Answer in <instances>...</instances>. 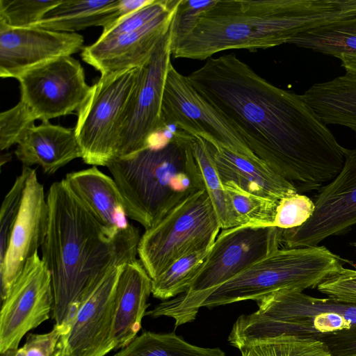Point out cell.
Returning <instances> with one entry per match:
<instances>
[{"mask_svg": "<svg viewBox=\"0 0 356 356\" xmlns=\"http://www.w3.org/2000/svg\"><path fill=\"white\" fill-rule=\"evenodd\" d=\"M187 78L298 193L318 191L341 171L343 147L301 95L273 85L234 53L207 58Z\"/></svg>", "mask_w": 356, "mask_h": 356, "instance_id": "1", "label": "cell"}, {"mask_svg": "<svg viewBox=\"0 0 356 356\" xmlns=\"http://www.w3.org/2000/svg\"><path fill=\"white\" fill-rule=\"evenodd\" d=\"M49 223L41 247L51 276L52 318L71 327L78 309L113 268L136 259L141 236L130 224L111 230L103 226L69 189L64 179L47 193Z\"/></svg>", "mask_w": 356, "mask_h": 356, "instance_id": "2", "label": "cell"}, {"mask_svg": "<svg viewBox=\"0 0 356 356\" xmlns=\"http://www.w3.org/2000/svg\"><path fill=\"white\" fill-rule=\"evenodd\" d=\"M356 17V0H216L172 42L175 58L204 60L229 49L290 44L310 30Z\"/></svg>", "mask_w": 356, "mask_h": 356, "instance_id": "3", "label": "cell"}, {"mask_svg": "<svg viewBox=\"0 0 356 356\" xmlns=\"http://www.w3.org/2000/svg\"><path fill=\"white\" fill-rule=\"evenodd\" d=\"M184 132L106 165L122 197L125 212L145 229L154 226L186 197L205 189L191 147Z\"/></svg>", "mask_w": 356, "mask_h": 356, "instance_id": "4", "label": "cell"}, {"mask_svg": "<svg viewBox=\"0 0 356 356\" xmlns=\"http://www.w3.org/2000/svg\"><path fill=\"white\" fill-rule=\"evenodd\" d=\"M258 309L240 316L228 337L238 349L284 336L323 343L332 356H356V305L283 290L257 301Z\"/></svg>", "mask_w": 356, "mask_h": 356, "instance_id": "5", "label": "cell"}, {"mask_svg": "<svg viewBox=\"0 0 356 356\" xmlns=\"http://www.w3.org/2000/svg\"><path fill=\"white\" fill-rule=\"evenodd\" d=\"M280 234L281 229L275 226L241 225L222 229L187 291L161 302L145 315L170 317L175 327L193 321L200 304L213 289L280 248Z\"/></svg>", "mask_w": 356, "mask_h": 356, "instance_id": "6", "label": "cell"}, {"mask_svg": "<svg viewBox=\"0 0 356 356\" xmlns=\"http://www.w3.org/2000/svg\"><path fill=\"white\" fill-rule=\"evenodd\" d=\"M341 268V259L325 246L280 248L213 289L199 309L316 288Z\"/></svg>", "mask_w": 356, "mask_h": 356, "instance_id": "7", "label": "cell"}, {"mask_svg": "<svg viewBox=\"0 0 356 356\" xmlns=\"http://www.w3.org/2000/svg\"><path fill=\"white\" fill-rule=\"evenodd\" d=\"M220 229L209 195L200 190L145 229L138 248L140 261L153 280L179 258L211 248Z\"/></svg>", "mask_w": 356, "mask_h": 356, "instance_id": "8", "label": "cell"}, {"mask_svg": "<svg viewBox=\"0 0 356 356\" xmlns=\"http://www.w3.org/2000/svg\"><path fill=\"white\" fill-rule=\"evenodd\" d=\"M139 67L101 76L77 111L74 131L83 161L106 166L118 156L123 114L138 82Z\"/></svg>", "mask_w": 356, "mask_h": 356, "instance_id": "9", "label": "cell"}, {"mask_svg": "<svg viewBox=\"0 0 356 356\" xmlns=\"http://www.w3.org/2000/svg\"><path fill=\"white\" fill-rule=\"evenodd\" d=\"M343 165L336 177L318 190L311 218L302 225L281 229L280 248L314 247L356 225V149L343 147Z\"/></svg>", "mask_w": 356, "mask_h": 356, "instance_id": "10", "label": "cell"}, {"mask_svg": "<svg viewBox=\"0 0 356 356\" xmlns=\"http://www.w3.org/2000/svg\"><path fill=\"white\" fill-rule=\"evenodd\" d=\"M171 44L172 24L149 59L139 67L138 82L122 119L117 157L147 147L161 128L162 99L172 64Z\"/></svg>", "mask_w": 356, "mask_h": 356, "instance_id": "11", "label": "cell"}, {"mask_svg": "<svg viewBox=\"0 0 356 356\" xmlns=\"http://www.w3.org/2000/svg\"><path fill=\"white\" fill-rule=\"evenodd\" d=\"M15 79L19 82L20 100L42 122L77 112L92 90L81 63L70 56L31 67Z\"/></svg>", "mask_w": 356, "mask_h": 356, "instance_id": "12", "label": "cell"}, {"mask_svg": "<svg viewBox=\"0 0 356 356\" xmlns=\"http://www.w3.org/2000/svg\"><path fill=\"white\" fill-rule=\"evenodd\" d=\"M161 118V128L164 124H173L191 136H209L239 154L257 156L234 126L195 90L187 76L179 73L172 64L165 79Z\"/></svg>", "mask_w": 356, "mask_h": 356, "instance_id": "13", "label": "cell"}, {"mask_svg": "<svg viewBox=\"0 0 356 356\" xmlns=\"http://www.w3.org/2000/svg\"><path fill=\"white\" fill-rule=\"evenodd\" d=\"M53 306L51 276L36 253L1 301L0 353L18 349L22 337L49 318Z\"/></svg>", "mask_w": 356, "mask_h": 356, "instance_id": "14", "label": "cell"}, {"mask_svg": "<svg viewBox=\"0 0 356 356\" xmlns=\"http://www.w3.org/2000/svg\"><path fill=\"white\" fill-rule=\"evenodd\" d=\"M49 207L44 187L31 168L22 204L8 247L0 262L1 301L6 297L27 261L43 245L48 229Z\"/></svg>", "mask_w": 356, "mask_h": 356, "instance_id": "15", "label": "cell"}, {"mask_svg": "<svg viewBox=\"0 0 356 356\" xmlns=\"http://www.w3.org/2000/svg\"><path fill=\"white\" fill-rule=\"evenodd\" d=\"M76 33L28 26L10 27L0 22V76L16 78L25 70L83 49Z\"/></svg>", "mask_w": 356, "mask_h": 356, "instance_id": "16", "label": "cell"}, {"mask_svg": "<svg viewBox=\"0 0 356 356\" xmlns=\"http://www.w3.org/2000/svg\"><path fill=\"white\" fill-rule=\"evenodd\" d=\"M122 266L111 268L79 307L66 336L71 356H104L114 350L115 294Z\"/></svg>", "mask_w": 356, "mask_h": 356, "instance_id": "17", "label": "cell"}, {"mask_svg": "<svg viewBox=\"0 0 356 356\" xmlns=\"http://www.w3.org/2000/svg\"><path fill=\"white\" fill-rule=\"evenodd\" d=\"M180 0L142 28L84 47L83 60L106 76L142 66L170 29Z\"/></svg>", "mask_w": 356, "mask_h": 356, "instance_id": "18", "label": "cell"}, {"mask_svg": "<svg viewBox=\"0 0 356 356\" xmlns=\"http://www.w3.org/2000/svg\"><path fill=\"white\" fill-rule=\"evenodd\" d=\"M200 136L207 141L222 184L232 181L247 192L276 200L298 193L257 156L239 154L209 136Z\"/></svg>", "mask_w": 356, "mask_h": 356, "instance_id": "19", "label": "cell"}, {"mask_svg": "<svg viewBox=\"0 0 356 356\" xmlns=\"http://www.w3.org/2000/svg\"><path fill=\"white\" fill-rule=\"evenodd\" d=\"M152 279L140 260L123 265L115 294L113 327L114 349L131 343L141 328L142 319L149 306Z\"/></svg>", "mask_w": 356, "mask_h": 356, "instance_id": "20", "label": "cell"}, {"mask_svg": "<svg viewBox=\"0 0 356 356\" xmlns=\"http://www.w3.org/2000/svg\"><path fill=\"white\" fill-rule=\"evenodd\" d=\"M15 154L23 166L38 165L47 175L82 157L74 129L49 122L29 129L17 144Z\"/></svg>", "mask_w": 356, "mask_h": 356, "instance_id": "21", "label": "cell"}, {"mask_svg": "<svg viewBox=\"0 0 356 356\" xmlns=\"http://www.w3.org/2000/svg\"><path fill=\"white\" fill-rule=\"evenodd\" d=\"M63 179L103 226L113 231L129 226L124 201L114 179L97 166L68 173Z\"/></svg>", "mask_w": 356, "mask_h": 356, "instance_id": "22", "label": "cell"}, {"mask_svg": "<svg viewBox=\"0 0 356 356\" xmlns=\"http://www.w3.org/2000/svg\"><path fill=\"white\" fill-rule=\"evenodd\" d=\"M301 97L325 124L346 127L356 136V76L345 73L314 83Z\"/></svg>", "mask_w": 356, "mask_h": 356, "instance_id": "23", "label": "cell"}, {"mask_svg": "<svg viewBox=\"0 0 356 356\" xmlns=\"http://www.w3.org/2000/svg\"><path fill=\"white\" fill-rule=\"evenodd\" d=\"M119 1L62 0L31 26L66 33L92 26H102L104 30L111 24Z\"/></svg>", "mask_w": 356, "mask_h": 356, "instance_id": "24", "label": "cell"}, {"mask_svg": "<svg viewBox=\"0 0 356 356\" xmlns=\"http://www.w3.org/2000/svg\"><path fill=\"white\" fill-rule=\"evenodd\" d=\"M113 356H225L219 348L191 344L175 333L143 332Z\"/></svg>", "mask_w": 356, "mask_h": 356, "instance_id": "25", "label": "cell"}, {"mask_svg": "<svg viewBox=\"0 0 356 356\" xmlns=\"http://www.w3.org/2000/svg\"><path fill=\"white\" fill-rule=\"evenodd\" d=\"M191 147L204 188L211 198L221 229L241 226L209 151L207 141L200 136H192Z\"/></svg>", "mask_w": 356, "mask_h": 356, "instance_id": "26", "label": "cell"}, {"mask_svg": "<svg viewBox=\"0 0 356 356\" xmlns=\"http://www.w3.org/2000/svg\"><path fill=\"white\" fill-rule=\"evenodd\" d=\"M290 44L334 57L341 54L356 56V17L303 33Z\"/></svg>", "mask_w": 356, "mask_h": 356, "instance_id": "27", "label": "cell"}, {"mask_svg": "<svg viewBox=\"0 0 356 356\" xmlns=\"http://www.w3.org/2000/svg\"><path fill=\"white\" fill-rule=\"evenodd\" d=\"M211 248L187 254L152 280V293L163 301L184 293L201 270Z\"/></svg>", "mask_w": 356, "mask_h": 356, "instance_id": "28", "label": "cell"}, {"mask_svg": "<svg viewBox=\"0 0 356 356\" xmlns=\"http://www.w3.org/2000/svg\"><path fill=\"white\" fill-rule=\"evenodd\" d=\"M223 186L241 225L273 226L280 200L250 193L232 181Z\"/></svg>", "mask_w": 356, "mask_h": 356, "instance_id": "29", "label": "cell"}, {"mask_svg": "<svg viewBox=\"0 0 356 356\" xmlns=\"http://www.w3.org/2000/svg\"><path fill=\"white\" fill-rule=\"evenodd\" d=\"M238 350L241 356H332L321 341L291 336L280 337Z\"/></svg>", "mask_w": 356, "mask_h": 356, "instance_id": "30", "label": "cell"}, {"mask_svg": "<svg viewBox=\"0 0 356 356\" xmlns=\"http://www.w3.org/2000/svg\"><path fill=\"white\" fill-rule=\"evenodd\" d=\"M62 0H0V22L10 27L31 26Z\"/></svg>", "mask_w": 356, "mask_h": 356, "instance_id": "31", "label": "cell"}, {"mask_svg": "<svg viewBox=\"0 0 356 356\" xmlns=\"http://www.w3.org/2000/svg\"><path fill=\"white\" fill-rule=\"evenodd\" d=\"M31 168L23 166L11 188L4 197L0 211V262L7 251L11 233L19 214Z\"/></svg>", "mask_w": 356, "mask_h": 356, "instance_id": "32", "label": "cell"}, {"mask_svg": "<svg viewBox=\"0 0 356 356\" xmlns=\"http://www.w3.org/2000/svg\"><path fill=\"white\" fill-rule=\"evenodd\" d=\"M35 118L27 105L20 100L14 107L0 114V149L6 150L18 144L29 129L35 126Z\"/></svg>", "mask_w": 356, "mask_h": 356, "instance_id": "33", "label": "cell"}, {"mask_svg": "<svg viewBox=\"0 0 356 356\" xmlns=\"http://www.w3.org/2000/svg\"><path fill=\"white\" fill-rule=\"evenodd\" d=\"M315 205L307 196L295 193L279 201L273 226L282 229L298 227L312 216Z\"/></svg>", "mask_w": 356, "mask_h": 356, "instance_id": "34", "label": "cell"}, {"mask_svg": "<svg viewBox=\"0 0 356 356\" xmlns=\"http://www.w3.org/2000/svg\"><path fill=\"white\" fill-rule=\"evenodd\" d=\"M177 0H152L147 5L115 23L99 39H106L135 31L170 8Z\"/></svg>", "mask_w": 356, "mask_h": 356, "instance_id": "35", "label": "cell"}, {"mask_svg": "<svg viewBox=\"0 0 356 356\" xmlns=\"http://www.w3.org/2000/svg\"><path fill=\"white\" fill-rule=\"evenodd\" d=\"M316 288L327 298L356 305V270L343 267Z\"/></svg>", "mask_w": 356, "mask_h": 356, "instance_id": "36", "label": "cell"}, {"mask_svg": "<svg viewBox=\"0 0 356 356\" xmlns=\"http://www.w3.org/2000/svg\"><path fill=\"white\" fill-rule=\"evenodd\" d=\"M70 330L69 326L55 324L49 332L29 334L24 345L16 350L15 356H54L62 335Z\"/></svg>", "mask_w": 356, "mask_h": 356, "instance_id": "37", "label": "cell"}, {"mask_svg": "<svg viewBox=\"0 0 356 356\" xmlns=\"http://www.w3.org/2000/svg\"><path fill=\"white\" fill-rule=\"evenodd\" d=\"M215 1L216 0H180L172 23V42L182 37L197 16Z\"/></svg>", "mask_w": 356, "mask_h": 356, "instance_id": "38", "label": "cell"}, {"mask_svg": "<svg viewBox=\"0 0 356 356\" xmlns=\"http://www.w3.org/2000/svg\"><path fill=\"white\" fill-rule=\"evenodd\" d=\"M152 0H120L113 14L111 24L106 29H104L102 33L106 32L115 23L136 10L147 5Z\"/></svg>", "mask_w": 356, "mask_h": 356, "instance_id": "39", "label": "cell"}, {"mask_svg": "<svg viewBox=\"0 0 356 356\" xmlns=\"http://www.w3.org/2000/svg\"><path fill=\"white\" fill-rule=\"evenodd\" d=\"M336 58L341 60V67L346 74L356 76V56L341 54Z\"/></svg>", "mask_w": 356, "mask_h": 356, "instance_id": "40", "label": "cell"}, {"mask_svg": "<svg viewBox=\"0 0 356 356\" xmlns=\"http://www.w3.org/2000/svg\"><path fill=\"white\" fill-rule=\"evenodd\" d=\"M67 333L62 335L60 339V352L58 356H71L66 345Z\"/></svg>", "mask_w": 356, "mask_h": 356, "instance_id": "41", "label": "cell"}, {"mask_svg": "<svg viewBox=\"0 0 356 356\" xmlns=\"http://www.w3.org/2000/svg\"><path fill=\"white\" fill-rule=\"evenodd\" d=\"M16 350H8L3 353H0V356H14Z\"/></svg>", "mask_w": 356, "mask_h": 356, "instance_id": "42", "label": "cell"}]
</instances>
